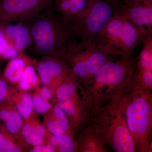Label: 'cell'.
<instances>
[{
    "instance_id": "cell-1",
    "label": "cell",
    "mask_w": 152,
    "mask_h": 152,
    "mask_svg": "<svg viewBox=\"0 0 152 152\" xmlns=\"http://www.w3.org/2000/svg\"><path fill=\"white\" fill-rule=\"evenodd\" d=\"M28 26L35 50L39 53L64 60L70 48L79 39L73 25L56 12H42Z\"/></svg>"
},
{
    "instance_id": "cell-2",
    "label": "cell",
    "mask_w": 152,
    "mask_h": 152,
    "mask_svg": "<svg viewBox=\"0 0 152 152\" xmlns=\"http://www.w3.org/2000/svg\"><path fill=\"white\" fill-rule=\"evenodd\" d=\"M129 87L95 107L90 124L116 152H135L126 120V92Z\"/></svg>"
},
{
    "instance_id": "cell-3",
    "label": "cell",
    "mask_w": 152,
    "mask_h": 152,
    "mask_svg": "<svg viewBox=\"0 0 152 152\" xmlns=\"http://www.w3.org/2000/svg\"><path fill=\"white\" fill-rule=\"evenodd\" d=\"M109 61L88 81L82 85L94 107L104 103L137 80V57L132 54Z\"/></svg>"
},
{
    "instance_id": "cell-4",
    "label": "cell",
    "mask_w": 152,
    "mask_h": 152,
    "mask_svg": "<svg viewBox=\"0 0 152 152\" xmlns=\"http://www.w3.org/2000/svg\"><path fill=\"white\" fill-rule=\"evenodd\" d=\"M151 91L141 86L137 80L126 92V120L135 152H152Z\"/></svg>"
},
{
    "instance_id": "cell-5",
    "label": "cell",
    "mask_w": 152,
    "mask_h": 152,
    "mask_svg": "<svg viewBox=\"0 0 152 152\" xmlns=\"http://www.w3.org/2000/svg\"><path fill=\"white\" fill-rule=\"evenodd\" d=\"M145 38L117 10L99 35L96 44L102 51L110 56H126L132 54Z\"/></svg>"
},
{
    "instance_id": "cell-6",
    "label": "cell",
    "mask_w": 152,
    "mask_h": 152,
    "mask_svg": "<svg viewBox=\"0 0 152 152\" xmlns=\"http://www.w3.org/2000/svg\"><path fill=\"white\" fill-rule=\"evenodd\" d=\"M112 56L102 51L96 42L78 39L70 47L64 58L72 72L81 85L88 81Z\"/></svg>"
},
{
    "instance_id": "cell-7",
    "label": "cell",
    "mask_w": 152,
    "mask_h": 152,
    "mask_svg": "<svg viewBox=\"0 0 152 152\" xmlns=\"http://www.w3.org/2000/svg\"><path fill=\"white\" fill-rule=\"evenodd\" d=\"M117 10L116 6L106 0H94L84 15L72 23L78 38L96 42L102 30Z\"/></svg>"
},
{
    "instance_id": "cell-8",
    "label": "cell",
    "mask_w": 152,
    "mask_h": 152,
    "mask_svg": "<svg viewBox=\"0 0 152 152\" xmlns=\"http://www.w3.org/2000/svg\"><path fill=\"white\" fill-rule=\"evenodd\" d=\"M55 0H1L0 25L29 21L39 15Z\"/></svg>"
},
{
    "instance_id": "cell-9",
    "label": "cell",
    "mask_w": 152,
    "mask_h": 152,
    "mask_svg": "<svg viewBox=\"0 0 152 152\" xmlns=\"http://www.w3.org/2000/svg\"><path fill=\"white\" fill-rule=\"evenodd\" d=\"M117 10L145 37L152 33V0H122Z\"/></svg>"
},
{
    "instance_id": "cell-10",
    "label": "cell",
    "mask_w": 152,
    "mask_h": 152,
    "mask_svg": "<svg viewBox=\"0 0 152 152\" xmlns=\"http://www.w3.org/2000/svg\"><path fill=\"white\" fill-rule=\"evenodd\" d=\"M36 69L41 84L50 87L55 94L57 88L72 72L64 61L48 56L44 57L37 63Z\"/></svg>"
},
{
    "instance_id": "cell-11",
    "label": "cell",
    "mask_w": 152,
    "mask_h": 152,
    "mask_svg": "<svg viewBox=\"0 0 152 152\" xmlns=\"http://www.w3.org/2000/svg\"><path fill=\"white\" fill-rule=\"evenodd\" d=\"M0 33L19 53L24 52L33 44L28 26L21 23L1 24Z\"/></svg>"
},
{
    "instance_id": "cell-12",
    "label": "cell",
    "mask_w": 152,
    "mask_h": 152,
    "mask_svg": "<svg viewBox=\"0 0 152 152\" xmlns=\"http://www.w3.org/2000/svg\"><path fill=\"white\" fill-rule=\"evenodd\" d=\"M78 134L77 152H109L107 144L91 125H87Z\"/></svg>"
},
{
    "instance_id": "cell-13",
    "label": "cell",
    "mask_w": 152,
    "mask_h": 152,
    "mask_svg": "<svg viewBox=\"0 0 152 152\" xmlns=\"http://www.w3.org/2000/svg\"><path fill=\"white\" fill-rule=\"evenodd\" d=\"M94 0H55L56 11L72 23L77 21L88 12Z\"/></svg>"
},
{
    "instance_id": "cell-14",
    "label": "cell",
    "mask_w": 152,
    "mask_h": 152,
    "mask_svg": "<svg viewBox=\"0 0 152 152\" xmlns=\"http://www.w3.org/2000/svg\"><path fill=\"white\" fill-rule=\"evenodd\" d=\"M24 121L11 102L0 104V125L18 140Z\"/></svg>"
},
{
    "instance_id": "cell-15",
    "label": "cell",
    "mask_w": 152,
    "mask_h": 152,
    "mask_svg": "<svg viewBox=\"0 0 152 152\" xmlns=\"http://www.w3.org/2000/svg\"><path fill=\"white\" fill-rule=\"evenodd\" d=\"M35 63L34 60L25 54L23 52H20L17 57L9 60L2 73L3 77L9 84L15 86L26 66Z\"/></svg>"
},
{
    "instance_id": "cell-16",
    "label": "cell",
    "mask_w": 152,
    "mask_h": 152,
    "mask_svg": "<svg viewBox=\"0 0 152 152\" xmlns=\"http://www.w3.org/2000/svg\"><path fill=\"white\" fill-rule=\"evenodd\" d=\"M10 99L24 121L31 119L36 114L33 107L32 96L28 92L19 91L14 87Z\"/></svg>"
},
{
    "instance_id": "cell-17",
    "label": "cell",
    "mask_w": 152,
    "mask_h": 152,
    "mask_svg": "<svg viewBox=\"0 0 152 152\" xmlns=\"http://www.w3.org/2000/svg\"><path fill=\"white\" fill-rule=\"evenodd\" d=\"M32 118L28 121H25L18 138L19 141L27 148L46 143L45 137L38 134L36 131Z\"/></svg>"
},
{
    "instance_id": "cell-18",
    "label": "cell",
    "mask_w": 152,
    "mask_h": 152,
    "mask_svg": "<svg viewBox=\"0 0 152 152\" xmlns=\"http://www.w3.org/2000/svg\"><path fill=\"white\" fill-rule=\"evenodd\" d=\"M46 143L53 147L55 152H77V145L74 136L69 134H64L56 136L49 132L46 137Z\"/></svg>"
},
{
    "instance_id": "cell-19",
    "label": "cell",
    "mask_w": 152,
    "mask_h": 152,
    "mask_svg": "<svg viewBox=\"0 0 152 152\" xmlns=\"http://www.w3.org/2000/svg\"><path fill=\"white\" fill-rule=\"evenodd\" d=\"M142 43V49L137 57V75L152 72V33L146 36Z\"/></svg>"
},
{
    "instance_id": "cell-20",
    "label": "cell",
    "mask_w": 152,
    "mask_h": 152,
    "mask_svg": "<svg viewBox=\"0 0 152 152\" xmlns=\"http://www.w3.org/2000/svg\"><path fill=\"white\" fill-rule=\"evenodd\" d=\"M37 63L29 64L26 66L18 83L15 86L17 89L23 91H35L41 84L36 70Z\"/></svg>"
},
{
    "instance_id": "cell-21",
    "label": "cell",
    "mask_w": 152,
    "mask_h": 152,
    "mask_svg": "<svg viewBox=\"0 0 152 152\" xmlns=\"http://www.w3.org/2000/svg\"><path fill=\"white\" fill-rule=\"evenodd\" d=\"M27 148L0 125V152H24Z\"/></svg>"
},
{
    "instance_id": "cell-22",
    "label": "cell",
    "mask_w": 152,
    "mask_h": 152,
    "mask_svg": "<svg viewBox=\"0 0 152 152\" xmlns=\"http://www.w3.org/2000/svg\"><path fill=\"white\" fill-rule=\"evenodd\" d=\"M43 116V124L49 132L56 136L61 135L66 133L61 125L51 112V110Z\"/></svg>"
},
{
    "instance_id": "cell-23",
    "label": "cell",
    "mask_w": 152,
    "mask_h": 152,
    "mask_svg": "<svg viewBox=\"0 0 152 152\" xmlns=\"http://www.w3.org/2000/svg\"><path fill=\"white\" fill-rule=\"evenodd\" d=\"M33 107L36 114L45 115L51 110L53 103L47 100L40 96L37 93L32 94Z\"/></svg>"
},
{
    "instance_id": "cell-24",
    "label": "cell",
    "mask_w": 152,
    "mask_h": 152,
    "mask_svg": "<svg viewBox=\"0 0 152 152\" xmlns=\"http://www.w3.org/2000/svg\"><path fill=\"white\" fill-rule=\"evenodd\" d=\"M19 53L0 33V57L9 60L17 57Z\"/></svg>"
},
{
    "instance_id": "cell-25",
    "label": "cell",
    "mask_w": 152,
    "mask_h": 152,
    "mask_svg": "<svg viewBox=\"0 0 152 152\" xmlns=\"http://www.w3.org/2000/svg\"><path fill=\"white\" fill-rule=\"evenodd\" d=\"M51 112L61 125L66 133L75 135L71 130L69 119L65 113L55 103H53Z\"/></svg>"
},
{
    "instance_id": "cell-26",
    "label": "cell",
    "mask_w": 152,
    "mask_h": 152,
    "mask_svg": "<svg viewBox=\"0 0 152 152\" xmlns=\"http://www.w3.org/2000/svg\"><path fill=\"white\" fill-rule=\"evenodd\" d=\"M14 88V86L9 84L0 73V104L11 102V96Z\"/></svg>"
},
{
    "instance_id": "cell-27",
    "label": "cell",
    "mask_w": 152,
    "mask_h": 152,
    "mask_svg": "<svg viewBox=\"0 0 152 152\" xmlns=\"http://www.w3.org/2000/svg\"><path fill=\"white\" fill-rule=\"evenodd\" d=\"M35 91L38 94L50 102L54 99V93L48 86L44 85H42L41 87L39 86Z\"/></svg>"
},
{
    "instance_id": "cell-28",
    "label": "cell",
    "mask_w": 152,
    "mask_h": 152,
    "mask_svg": "<svg viewBox=\"0 0 152 152\" xmlns=\"http://www.w3.org/2000/svg\"><path fill=\"white\" fill-rule=\"evenodd\" d=\"M29 152H55L53 147L48 143H45L39 145L37 146L32 147L28 150Z\"/></svg>"
},
{
    "instance_id": "cell-29",
    "label": "cell",
    "mask_w": 152,
    "mask_h": 152,
    "mask_svg": "<svg viewBox=\"0 0 152 152\" xmlns=\"http://www.w3.org/2000/svg\"><path fill=\"white\" fill-rule=\"evenodd\" d=\"M110 3H112L113 4L116 6L117 7L119 6L122 0H106Z\"/></svg>"
}]
</instances>
